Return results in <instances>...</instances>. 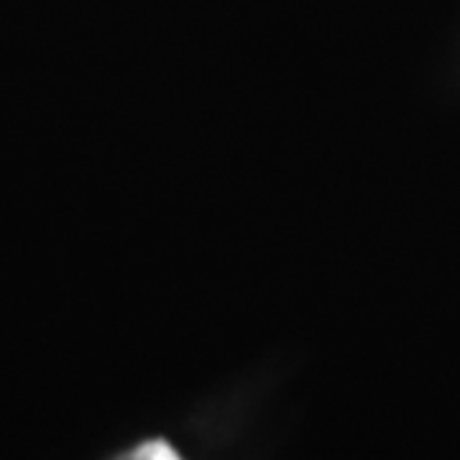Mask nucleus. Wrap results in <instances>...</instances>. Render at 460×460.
I'll return each instance as SVG.
<instances>
[{
	"label": "nucleus",
	"instance_id": "nucleus-1",
	"mask_svg": "<svg viewBox=\"0 0 460 460\" xmlns=\"http://www.w3.org/2000/svg\"><path fill=\"white\" fill-rule=\"evenodd\" d=\"M123 460H181V456L166 440L156 438V440H148V443L133 447Z\"/></svg>",
	"mask_w": 460,
	"mask_h": 460
}]
</instances>
